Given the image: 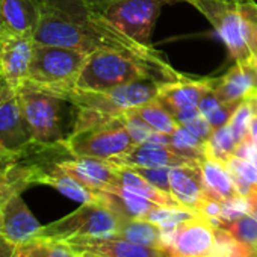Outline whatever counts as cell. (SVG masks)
I'll use <instances>...</instances> for the list:
<instances>
[{
	"instance_id": "3",
	"label": "cell",
	"mask_w": 257,
	"mask_h": 257,
	"mask_svg": "<svg viewBox=\"0 0 257 257\" xmlns=\"http://www.w3.org/2000/svg\"><path fill=\"white\" fill-rule=\"evenodd\" d=\"M215 28L234 62L254 65L257 5L252 0H186Z\"/></svg>"
},
{
	"instance_id": "7",
	"label": "cell",
	"mask_w": 257,
	"mask_h": 257,
	"mask_svg": "<svg viewBox=\"0 0 257 257\" xmlns=\"http://www.w3.org/2000/svg\"><path fill=\"white\" fill-rule=\"evenodd\" d=\"M88 56V53L80 50L34 43V55L26 80L44 89L74 86Z\"/></svg>"
},
{
	"instance_id": "21",
	"label": "cell",
	"mask_w": 257,
	"mask_h": 257,
	"mask_svg": "<svg viewBox=\"0 0 257 257\" xmlns=\"http://www.w3.org/2000/svg\"><path fill=\"white\" fill-rule=\"evenodd\" d=\"M201 174H203V185L206 197L218 200L221 203L242 197L237 192L234 180L227 168V165L209 155L198 161Z\"/></svg>"
},
{
	"instance_id": "20",
	"label": "cell",
	"mask_w": 257,
	"mask_h": 257,
	"mask_svg": "<svg viewBox=\"0 0 257 257\" xmlns=\"http://www.w3.org/2000/svg\"><path fill=\"white\" fill-rule=\"evenodd\" d=\"M59 164V162H58ZM58 164H53L44 170H40L32 174V185H47L55 188L58 192L62 195L68 197L70 200L79 201L80 204L83 203H95V201H103L101 192L92 191L79 180H76L73 176L65 173Z\"/></svg>"
},
{
	"instance_id": "35",
	"label": "cell",
	"mask_w": 257,
	"mask_h": 257,
	"mask_svg": "<svg viewBox=\"0 0 257 257\" xmlns=\"http://www.w3.org/2000/svg\"><path fill=\"white\" fill-rule=\"evenodd\" d=\"M116 2V0H41V4L56 10L59 13H68V11H94V13H101L103 8L107 5ZM174 2H186V0H174Z\"/></svg>"
},
{
	"instance_id": "4",
	"label": "cell",
	"mask_w": 257,
	"mask_h": 257,
	"mask_svg": "<svg viewBox=\"0 0 257 257\" xmlns=\"http://www.w3.org/2000/svg\"><path fill=\"white\" fill-rule=\"evenodd\" d=\"M16 95L23 116L32 132V138L43 144H56L65 141L62 107L65 100L55 95L35 83L25 80Z\"/></svg>"
},
{
	"instance_id": "33",
	"label": "cell",
	"mask_w": 257,
	"mask_h": 257,
	"mask_svg": "<svg viewBox=\"0 0 257 257\" xmlns=\"http://www.w3.org/2000/svg\"><path fill=\"white\" fill-rule=\"evenodd\" d=\"M29 186L26 173L17 161L11 168L0 170V207L14 192H23Z\"/></svg>"
},
{
	"instance_id": "10",
	"label": "cell",
	"mask_w": 257,
	"mask_h": 257,
	"mask_svg": "<svg viewBox=\"0 0 257 257\" xmlns=\"http://www.w3.org/2000/svg\"><path fill=\"white\" fill-rule=\"evenodd\" d=\"M23 192H14L0 207V237L16 246L37 237L41 224L25 203Z\"/></svg>"
},
{
	"instance_id": "14",
	"label": "cell",
	"mask_w": 257,
	"mask_h": 257,
	"mask_svg": "<svg viewBox=\"0 0 257 257\" xmlns=\"http://www.w3.org/2000/svg\"><path fill=\"white\" fill-rule=\"evenodd\" d=\"M213 79L194 80L183 77L177 82H168L161 88L158 100L165 104V107L179 119L180 116L198 110L200 100L203 94L212 88Z\"/></svg>"
},
{
	"instance_id": "32",
	"label": "cell",
	"mask_w": 257,
	"mask_h": 257,
	"mask_svg": "<svg viewBox=\"0 0 257 257\" xmlns=\"http://www.w3.org/2000/svg\"><path fill=\"white\" fill-rule=\"evenodd\" d=\"M198 213L186 209V207H170V206H155L149 215L144 219H149L155 224H158L159 227H162L164 230H173L176 228L180 222L195 216Z\"/></svg>"
},
{
	"instance_id": "30",
	"label": "cell",
	"mask_w": 257,
	"mask_h": 257,
	"mask_svg": "<svg viewBox=\"0 0 257 257\" xmlns=\"http://www.w3.org/2000/svg\"><path fill=\"white\" fill-rule=\"evenodd\" d=\"M237 150V143L234 140V135L231 132V128L228 122L213 132L212 138L206 143V155L221 161L227 162L231 156L236 155Z\"/></svg>"
},
{
	"instance_id": "34",
	"label": "cell",
	"mask_w": 257,
	"mask_h": 257,
	"mask_svg": "<svg viewBox=\"0 0 257 257\" xmlns=\"http://www.w3.org/2000/svg\"><path fill=\"white\" fill-rule=\"evenodd\" d=\"M252 252L227 230L216 227V240L210 257H251Z\"/></svg>"
},
{
	"instance_id": "24",
	"label": "cell",
	"mask_w": 257,
	"mask_h": 257,
	"mask_svg": "<svg viewBox=\"0 0 257 257\" xmlns=\"http://www.w3.org/2000/svg\"><path fill=\"white\" fill-rule=\"evenodd\" d=\"M128 113H132L138 116L140 119H143L152 131L164 134V135H171L180 127V122L176 119V116L158 98L128 110Z\"/></svg>"
},
{
	"instance_id": "25",
	"label": "cell",
	"mask_w": 257,
	"mask_h": 257,
	"mask_svg": "<svg viewBox=\"0 0 257 257\" xmlns=\"http://www.w3.org/2000/svg\"><path fill=\"white\" fill-rule=\"evenodd\" d=\"M225 165L234 180L239 195L248 200L257 198V165L252 161L236 155L231 156Z\"/></svg>"
},
{
	"instance_id": "15",
	"label": "cell",
	"mask_w": 257,
	"mask_h": 257,
	"mask_svg": "<svg viewBox=\"0 0 257 257\" xmlns=\"http://www.w3.org/2000/svg\"><path fill=\"white\" fill-rule=\"evenodd\" d=\"M41 17L38 0H0V35L34 37Z\"/></svg>"
},
{
	"instance_id": "40",
	"label": "cell",
	"mask_w": 257,
	"mask_h": 257,
	"mask_svg": "<svg viewBox=\"0 0 257 257\" xmlns=\"http://www.w3.org/2000/svg\"><path fill=\"white\" fill-rule=\"evenodd\" d=\"M16 91L13 89V86L5 80V77L0 73V101H4L7 97H10L11 94H14Z\"/></svg>"
},
{
	"instance_id": "11",
	"label": "cell",
	"mask_w": 257,
	"mask_h": 257,
	"mask_svg": "<svg viewBox=\"0 0 257 257\" xmlns=\"http://www.w3.org/2000/svg\"><path fill=\"white\" fill-rule=\"evenodd\" d=\"M77 255L97 257H170L167 249L144 246L115 236L107 237H80L67 240Z\"/></svg>"
},
{
	"instance_id": "19",
	"label": "cell",
	"mask_w": 257,
	"mask_h": 257,
	"mask_svg": "<svg viewBox=\"0 0 257 257\" xmlns=\"http://www.w3.org/2000/svg\"><path fill=\"white\" fill-rule=\"evenodd\" d=\"M170 186L171 195L182 207L198 213V209L206 198L203 174L198 162L173 167L170 170Z\"/></svg>"
},
{
	"instance_id": "38",
	"label": "cell",
	"mask_w": 257,
	"mask_h": 257,
	"mask_svg": "<svg viewBox=\"0 0 257 257\" xmlns=\"http://www.w3.org/2000/svg\"><path fill=\"white\" fill-rule=\"evenodd\" d=\"M17 156H19V153L10 152V150H7L5 147L0 146V170L11 168V167L16 164Z\"/></svg>"
},
{
	"instance_id": "44",
	"label": "cell",
	"mask_w": 257,
	"mask_h": 257,
	"mask_svg": "<svg viewBox=\"0 0 257 257\" xmlns=\"http://www.w3.org/2000/svg\"><path fill=\"white\" fill-rule=\"evenodd\" d=\"M251 257H257V254H252V255H251Z\"/></svg>"
},
{
	"instance_id": "12",
	"label": "cell",
	"mask_w": 257,
	"mask_h": 257,
	"mask_svg": "<svg viewBox=\"0 0 257 257\" xmlns=\"http://www.w3.org/2000/svg\"><path fill=\"white\" fill-rule=\"evenodd\" d=\"M32 55L31 37L0 35V73L14 91L28 79Z\"/></svg>"
},
{
	"instance_id": "8",
	"label": "cell",
	"mask_w": 257,
	"mask_h": 257,
	"mask_svg": "<svg viewBox=\"0 0 257 257\" xmlns=\"http://www.w3.org/2000/svg\"><path fill=\"white\" fill-rule=\"evenodd\" d=\"M174 0H116L103 8L101 14L124 35L144 47L152 46L155 23L165 5Z\"/></svg>"
},
{
	"instance_id": "22",
	"label": "cell",
	"mask_w": 257,
	"mask_h": 257,
	"mask_svg": "<svg viewBox=\"0 0 257 257\" xmlns=\"http://www.w3.org/2000/svg\"><path fill=\"white\" fill-rule=\"evenodd\" d=\"M113 236L138 245L167 249L164 228L144 218H121Z\"/></svg>"
},
{
	"instance_id": "43",
	"label": "cell",
	"mask_w": 257,
	"mask_h": 257,
	"mask_svg": "<svg viewBox=\"0 0 257 257\" xmlns=\"http://www.w3.org/2000/svg\"><path fill=\"white\" fill-rule=\"evenodd\" d=\"M83 257H97V255H83Z\"/></svg>"
},
{
	"instance_id": "42",
	"label": "cell",
	"mask_w": 257,
	"mask_h": 257,
	"mask_svg": "<svg viewBox=\"0 0 257 257\" xmlns=\"http://www.w3.org/2000/svg\"><path fill=\"white\" fill-rule=\"evenodd\" d=\"M255 115H257V98H255Z\"/></svg>"
},
{
	"instance_id": "6",
	"label": "cell",
	"mask_w": 257,
	"mask_h": 257,
	"mask_svg": "<svg viewBox=\"0 0 257 257\" xmlns=\"http://www.w3.org/2000/svg\"><path fill=\"white\" fill-rule=\"evenodd\" d=\"M119 219L104 201L83 203L67 216L43 225L38 236L62 242L80 237H107L116 233Z\"/></svg>"
},
{
	"instance_id": "17",
	"label": "cell",
	"mask_w": 257,
	"mask_h": 257,
	"mask_svg": "<svg viewBox=\"0 0 257 257\" xmlns=\"http://www.w3.org/2000/svg\"><path fill=\"white\" fill-rule=\"evenodd\" d=\"M110 161L125 167H149V168H159V167L173 168L179 165H189L198 162L194 158L176 152L170 146L152 143V141L137 144L131 152Z\"/></svg>"
},
{
	"instance_id": "1",
	"label": "cell",
	"mask_w": 257,
	"mask_h": 257,
	"mask_svg": "<svg viewBox=\"0 0 257 257\" xmlns=\"http://www.w3.org/2000/svg\"><path fill=\"white\" fill-rule=\"evenodd\" d=\"M164 85V82L144 79L110 91H85L76 86L46 91L59 95L77 109L73 125V132H76L121 118L128 110L156 100Z\"/></svg>"
},
{
	"instance_id": "26",
	"label": "cell",
	"mask_w": 257,
	"mask_h": 257,
	"mask_svg": "<svg viewBox=\"0 0 257 257\" xmlns=\"http://www.w3.org/2000/svg\"><path fill=\"white\" fill-rule=\"evenodd\" d=\"M17 257H77L67 242L37 236L17 246Z\"/></svg>"
},
{
	"instance_id": "27",
	"label": "cell",
	"mask_w": 257,
	"mask_h": 257,
	"mask_svg": "<svg viewBox=\"0 0 257 257\" xmlns=\"http://www.w3.org/2000/svg\"><path fill=\"white\" fill-rule=\"evenodd\" d=\"M213 82H215V79H213ZM237 106L239 104H231V103H225V101L219 100V97L215 94L213 85H212V88H209L203 94L200 104H198V112L209 121V124L213 127V131H216V128L225 125L230 121V118Z\"/></svg>"
},
{
	"instance_id": "37",
	"label": "cell",
	"mask_w": 257,
	"mask_h": 257,
	"mask_svg": "<svg viewBox=\"0 0 257 257\" xmlns=\"http://www.w3.org/2000/svg\"><path fill=\"white\" fill-rule=\"evenodd\" d=\"M125 167V165H124ZM135 173L144 177L149 183L156 186L158 189L171 194L170 186V167H159V168H149V167H131Z\"/></svg>"
},
{
	"instance_id": "2",
	"label": "cell",
	"mask_w": 257,
	"mask_h": 257,
	"mask_svg": "<svg viewBox=\"0 0 257 257\" xmlns=\"http://www.w3.org/2000/svg\"><path fill=\"white\" fill-rule=\"evenodd\" d=\"M183 77L177 70L168 71L128 53L103 49L88 56L74 86L85 91H110L144 79L168 83Z\"/></svg>"
},
{
	"instance_id": "31",
	"label": "cell",
	"mask_w": 257,
	"mask_h": 257,
	"mask_svg": "<svg viewBox=\"0 0 257 257\" xmlns=\"http://www.w3.org/2000/svg\"><path fill=\"white\" fill-rule=\"evenodd\" d=\"M168 146L176 152L197 161L206 156V143L191 134L183 125H180L174 134L168 135Z\"/></svg>"
},
{
	"instance_id": "36",
	"label": "cell",
	"mask_w": 257,
	"mask_h": 257,
	"mask_svg": "<svg viewBox=\"0 0 257 257\" xmlns=\"http://www.w3.org/2000/svg\"><path fill=\"white\" fill-rule=\"evenodd\" d=\"M177 121L180 122V125H183L185 128H188L191 134H194L197 138H200L204 143H207L212 138L213 132H215L213 127L209 124V121L198 110L191 112V113H186L182 118H179Z\"/></svg>"
},
{
	"instance_id": "29",
	"label": "cell",
	"mask_w": 257,
	"mask_h": 257,
	"mask_svg": "<svg viewBox=\"0 0 257 257\" xmlns=\"http://www.w3.org/2000/svg\"><path fill=\"white\" fill-rule=\"evenodd\" d=\"M255 116V100H245L239 103L236 110L233 112L228 125L234 135L237 147L246 143L251 138V125Z\"/></svg>"
},
{
	"instance_id": "23",
	"label": "cell",
	"mask_w": 257,
	"mask_h": 257,
	"mask_svg": "<svg viewBox=\"0 0 257 257\" xmlns=\"http://www.w3.org/2000/svg\"><path fill=\"white\" fill-rule=\"evenodd\" d=\"M115 164V162H113ZM118 165V164H116ZM118 174H119V185L121 188H125L127 191H132L159 206H170V207H182L179 201L171 195L167 194L152 183H149L144 177H141L138 173H135L131 167L118 165Z\"/></svg>"
},
{
	"instance_id": "46",
	"label": "cell",
	"mask_w": 257,
	"mask_h": 257,
	"mask_svg": "<svg viewBox=\"0 0 257 257\" xmlns=\"http://www.w3.org/2000/svg\"><path fill=\"white\" fill-rule=\"evenodd\" d=\"M16 257H17V254H16Z\"/></svg>"
},
{
	"instance_id": "45",
	"label": "cell",
	"mask_w": 257,
	"mask_h": 257,
	"mask_svg": "<svg viewBox=\"0 0 257 257\" xmlns=\"http://www.w3.org/2000/svg\"><path fill=\"white\" fill-rule=\"evenodd\" d=\"M77 257H83V255H77Z\"/></svg>"
},
{
	"instance_id": "39",
	"label": "cell",
	"mask_w": 257,
	"mask_h": 257,
	"mask_svg": "<svg viewBox=\"0 0 257 257\" xmlns=\"http://www.w3.org/2000/svg\"><path fill=\"white\" fill-rule=\"evenodd\" d=\"M17 254V246L7 239L0 237V257H16Z\"/></svg>"
},
{
	"instance_id": "13",
	"label": "cell",
	"mask_w": 257,
	"mask_h": 257,
	"mask_svg": "<svg viewBox=\"0 0 257 257\" xmlns=\"http://www.w3.org/2000/svg\"><path fill=\"white\" fill-rule=\"evenodd\" d=\"M58 165L76 180L97 192H104L119 185L118 165L112 161L70 156Z\"/></svg>"
},
{
	"instance_id": "9",
	"label": "cell",
	"mask_w": 257,
	"mask_h": 257,
	"mask_svg": "<svg viewBox=\"0 0 257 257\" xmlns=\"http://www.w3.org/2000/svg\"><path fill=\"white\" fill-rule=\"evenodd\" d=\"M170 257H210L216 240V227L195 215L173 230H164Z\"/></svg>"
},
{
	"instance_id": "18",
	"label": "cell",
	"mask_w": 257,
	"mask_h": 257,
	"mask_svg": "<svg viewBox=\"0 0 257 257\" xmlns=\"http://www.w3.org/2000/svg\"><path fill=\"white\" fill-rule=\"evenodd\" d=\"M34 141L16 92L0 101V146L19 153Z\"/></svg>"
},
{
	"instance_id": "28",
	"label": "cell",
	"mask_w": 257,
	"mask_h": 257,
	"mask_svg": "<svg viewBox=\"0 0 257 257\" xmlns=\"http://www.w3.org/2000/svg\"><path fill=\"white\" fill-rule=\"evenodd\" d=\"M219 228L227 230L239 242H242L252 254H257V218L251 213H242L233 219L222 221Z\"/></svg>"
},
{
	"instance_id": "16",
	"label": "cell",
	"mask_w": 257,
	"mask_h": 257,
	"mask_svg": "<svg viewBox=\"0 0 257 257\" xmlns=\"http://www.w3.org/2000/svg\"><path fill=\"white\" fill-rule=\"evenodd\" d=\"M213 91L219 100L231 104H239L245 100H255L257 67L234 62V65L222 77L215 79Z\"/></svg>"
},
{
	"instance_id": "41",
	"label": "cell",
	"mask_w": 257,
	"mask_h": 257,
	"mask_svg": "<svg viewBox=\"0 0 257 257\" xmlns=\"http://www.w3.org/2000/svg\"><path fill=\"white\" fill-rule=\"evenodd\" d=\"M254 65L257 67V49H255V59H254Z\"/></svg>"
},
{
	"instance_id": "5",
	"label": "cell",
	"mask_w": 257,
	"mask_h": 257,
	"mask_svg": "<svg viewBox=\"0 0 257 257\" xmlns=\"http://www.w3.org/2000/svg\"><path fill=\"white\" fill-rule=\"evenodd\" d=\"M65 146L74 158L110 161L131 152L137 146V141L121 116L83 131L71 132L65 138Z\"/></svg>"
}]
</instances>
